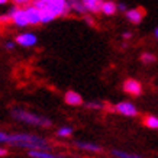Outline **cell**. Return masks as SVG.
<instances>
[{"instance_id":"1","label":"cell","mask_w":158,"mask_h":158,"mask_svg":"<svg viewBox=\"0 0 158 158\" xmlns=\"http://www.w3.org/2000/svg\"><path fill=\"white\" fill-rule=\"evenodd\" d=\"M12 116L15 119L23 122V123L36 125V126H44V128H49L51 126V120L49 119L44 118V116L35 115V113H31V112H26V110H22V109H13L12 110Z\"/></svg>"},{"instance_id":"2","label":"cell","mask_w":158,"mask_h":158,"mask_svg":"<svg viewBox=\"0 0 158 158\" xmlns=\"http://www.w3.org/2000/svg\"><path fill=\"white\" fill-rule=\"evenodd\" d=\"M9 15L12 16V22H13L16 26L25 28V26H28L29 25L26 12H25V9H20L19 6H13V7L9 10Z\"/></svg>"},{"instance_id":"3","label":"cell","mask_w":158,"mask_h":158,"mask_svg":"<svg viewBox=\"0 0 158 158\" xmlns=\"http://www.w3.org/2000/svg\"><path fill=\"white\" fill-rule=\"evenodd\" d=\"M112 110H115V112H118V113H120V115H123V116H136L138 115L136 106L132 105L131 102H119Z\"/></svg>"},{"instance_id":"4","label":"cell","mask_w":158,"mask_h":158,"mask_svg":"<svg viewBox=\"0 0 158 158\" xmlns=\"http://www.w3.org/2000/svg\"><path fill=\"white\" fill-rule=\"evenodd\" d=\"M25 12H26V16H28V22L29 25L32 26H36V25L42 23V18H41V10L34 5H29L25 7Z\"/></svg>"},{"instance_id":"5","label":"cell","mask_w":158,"mask_h":158,"mask_svg":"<svg viewBox=\"0 0 158 158\" xmlns=\"http://www.w3.org/2000/svg\"><path fill=\"white\" fill-rule=\"evenodd\" d=\"M123 91L128 93L131 96H139L142 93V86L138 80H134V78H128L126 81L123 83Z\"/></svg>"},{"instance_id":"6","label":"cell","mask_w":158,"mask_h":158,"mask_svg":"<svg viewBox=\"0 0 158 158\" xmlns=\"http://www.w3.org/2000/svg\"><path fill=\"white\" fill-rule=\"evenodd\" d=\"M145 15H147V12H145V9H142V7L128 9V12H126V19L129 20V22H132V23L138 25L142 22V19L145 18Z\"/></svg>"},{"instance_id":"7","label":"cell","mask_w":158,"mask_h":158,"mask_svg":"<svg viewBox=\"0 0 158 158\" xmlns=\"http://www.w3.org/2000/svg\"><path fill=\"white\" fill-rule=\"evenodd\" d=\"M36 41H38V38L34 34H31V32H25V34L16 36V44H19L22 47H26V48L34 47L35 44H36Z\"/></svg>"},{"instance_id":"8","label":"cell","mask_w":158,"mask_h":158,"mask_svg":"<svg viewBox=\"0 0 158 158\" xmlns=\"http://www.w3.org/2000/svg\"><path fill=\"white\" fill-rule=\"evenodd\" d=\"M64 100L70 106H80L83 103L81 96H80L78 93H76L74 90H68L67 93H65V96H64Z\"/></svg>"},{"instance_id":"9","label":"cell","mask_w":158,"mask_h":158,"mask_svg":"<svg viewBox=\"0 0 158 158\" xmlns=\"http://www.w3.org/2000/svg\"><path fill=\"white\" fill-rule=\"evenodd\" d=\"M86 9L90 13H100L102 12V6H103V0H81Z\"/></svg>"},{"instance_id":"10","label":"cell","mask_w":158,"mask_h":158,"mask_svg":"<svg viewBox=\"0 0 158 158\" xmlns=\"http://www.w3.org/2000/svg\"><path fill=\"white\" fill-rule=\"evenodd\" d=\"M29 157L31 158H64L60 154H51L48 151H42V149H31L29 151Z\"/></svg>"},{"instance_id":"11","label":"cell","mask_w":158,"mask_h":158,"mask_svg":"<svg viewBox=\"0 0 158 158\" xmlns=\"http://www.w3.org/2000/svg\"><path fill=\"white\" fill-rule=\"evenodd\" d=\"M76 147L77 148L83 149V151H89V152H102V148L96 144H91V142H84V141H76Z\"/></svg>"},{"instance_id":"12","label":"cell","mask_w":158,"mask_h":158,"mask_svg":"<svg viewBox=\"0 0 158 158\" xmlns=\"http://www.w3.org/2000/svg\"><path fill=\"white\" fill-rule=\"evenodd\" d=\"M67 3L70 6V9L77 12V13H80V15L89 13V10L86 9V6H84V3H83L81 0H67Z\"/></svg>"},{"instance_id":"13","label":"cell","mask_w":158,"mask_h":158,"mask_svg":"<svg viewBox=\"0 0 158 158\" xmlns=\"http://www.w3.org/2000/svg\"><path fill=\"white\" fill-rule=\"evenodd\" d=\"M116 10H118V5H116L113 0H106V2H103L102 13L107 15V16H112V15L116 13Z\"/></svg>"},{"instance_id":"14","label":"cell","mask_w":158,"mask_h":158,"mask_svg":"<svg viewBox=\"0 0 158 158\" xmlns=\"http://www.w3.org/2000/svg\"><path fill=\"white\" fill-rule=\"evenodd\" d=\"M144 125L147 128H151V129H158V118L152 115H148L144 118Z\"/></svg>"},{"instance_id":"15","label":"cell","mask_w":158,"mask_h":158,"mask_svg":"<svg viewBox=\"0 0 158 158\" xmlns=\"http://www.w3.org/2000/svg\"><path fill=\"white\" fill-rule=\"evenodd\" d=\"M15 141V134H6L0 131V144H10L13 145Z\"/></svg>"},{"instance_id":"16","label":"cell","mask_w":158,"mask_h":158,"mask_svg":"<svg viewBox=\"0 0 158 158\" xmlns=\"http://www.w3.org/2000/svg\"><path fill=\"white\" fill-rule=\"evenodd\" d=\"M112 154L118 158H142L138 154H129V152H123V151H119V149H113Z\"/></svg>"},{"instance_id":"17","label":"cell","mask_w":158,"mask_h":158,"mask_svg":"<svg viewBox=\"0 0 158 158\" xmlns=\"http://www.w3.org/2000/svg\"><path fill=\"white\" fill-rule=\"evenodd\" d=\"M141 61L144 62V64H154V62L157 61V57L154 55V54H149V52H145L141 55Z\"/></svg>"},{"instance_id":"18","label":"cell","mask_w":158,"mask_h":158,"mask_svg":"<svg viewBox=\"0 0 158 158\" xmlns=\"http://www.w3.org/2000/svg\"><path fill=\"white\" fill-rule=\"evenodd\" d=\"M71 134H73V128H70V126H62L61 129L57 131V135L61 136V138H68V136H71Z\"/></svg>"},{"instance_id":"19","label":"cell","mask_w":158,"mask_h":158,"mask_svg":"<svg viewBox=\"0 0 158 158\" xmlns=\"http://www.w3.org/2000/svg\"><path fill=\"white\" fill-rule=\"evenodd\" d=\"M15 3V6H29V5H32L35 0H12Z\"/></svg>"},{"instance_id":"20","label":"cell","mask_w":158,"mask_h":158,"mask_svg":"<svg viewBox=\"0 0 158 158\" xmlns=\"http://www.w3.org/2000/svg\"><path fill=\"white\" fill-rule=\"evenodd\" d=\"M9 22H12V16L9 13L0 15V25H6V23H9Z\"/></svg>"},{"instance_id":"21","label":"cell","mask_w":158,"mask_h":158,"mask_svg":"<svg viewBox=\"0 0 158 158\" xmlns=\"http://www.w3.org/2000/svg\"><path fill=\"white\" fill-rule=\"evenodd\" d=\"M87 107H90V109H102L103 103H100V102H91V103H87Z\"/></svg>"},{"instance_id":"22","label":"cell","mask_w":158,"mask_h":158,"mask_svg":"<svg viewBox=\"0 0 158 158\" xmlns=\"http://www.w3.org/2000/svg\"><path fill=\"white\" fill-rule=\"evenodd\" d=\"M118 10H120V12H128V6L125 5V3H119V5H118Z\"/></svg>"},{"instance_id":"23","label":"cell","mask_w":158,"mask_h":158,"mask_svg":"<svg viewBox=\"0 0 158 158\" xmlns=\"http://www.w3.org/2000/svg\"><path fill=\"white\" fill-rule=\"evenodd\" d=\"M5 155H7V149L0 148V157H5Z\"/></svg>"},{"instance_id":"24","label":"cell","mask_w":158,"mask_h":158,"mask_svg":"<svg viewBox=\"0 0 158 158\" xmlns=\"http://www.w3.org/2000/svg\"><path fill=\"white\" fill-rule=\"evenodd\" d=\"M6 48H7V49H13L15 48V44L13 42H7V44H6Z\"/></svg>"},{"instance_id":"25","label":"cell","mask_w":158,"mask_h":158,"mask_svg":"<svg viewBox=\"0 0 158 158\" xmlns=\"http://www.w3.org/2000/svg\"><path fill=\"white\" fill-rule=\"evenodd\" d=\"M131 36H132V34H131V32H125V34H123V38L125 39H129Z\"/></svg>"},{"instance_id":"26","label":"cell","mask_w":158,"mask_h":158,"mask_svg":"<svg viewBox=\"0 0 158 158\" xmlns=\"http://www.w3.org/2000/svg\"><path fill=\"white\" fill-rule=\"evenodd\" d=\"M7 2H9V0H0V5H6Z\"/></svg>"},{"instance_id":"27","label":"cell","mask_w":158,"mask_h":158,"mask_svg":"<svg viewBox=\"0 0 158 158\" xmlns=\"http://www.w3.org/2000/svg\"><path fill=\"white\" fill-rule=\"evenodd\" d=\"M155 36H157V39H158V28L155 29Z\"/></svg>"}]
</instances>
